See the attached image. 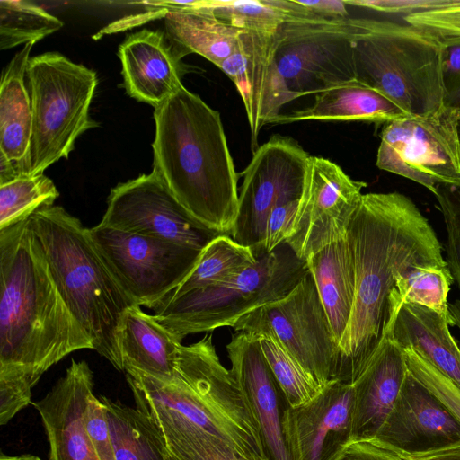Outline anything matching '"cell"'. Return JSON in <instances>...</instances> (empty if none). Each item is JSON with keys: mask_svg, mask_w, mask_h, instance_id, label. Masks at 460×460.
Returning a JSON list of instances; mask_svg holds the SVG:
<instances>
[{"mask_svg": "<svg viewBox=\"0 0 460 460\" xmlns=\"http://www.w3.org/2000/svg\"><path fill=\"white\" fill-rule=\"evenodd\" d=\"M28 219L67 308L92 339L93 349L123 371L121 323L127 310L137 305L100 256L89 228L59 206L42 208Z\"/></svg>", "mask_w": 460, "mask_h": 460, "instance_id": "5b68a950", "label": "cell"}, {"mask_svg": "<svg viewBox=\"0 0 460 460\" xmlns=\"http://www.w3.org/2000/svg\"><path fill=\"white\" fill-rule=\"evenodd\" d=\"M310 157L295 140L273 136L253 152L242 172L238 213L231 237L251 248L255 257L261 252L270 210L302 197Z\"/></svg>", "mask_w": 460, "mask_h": 460, "instance_id": "5bb4252c", "label": "cell"}, {"mask_svg": "<svg viewBox=\"0 0 460 460\" xmlns=\"http://www.w3.org/2000/svg\"><path fill=\"white\" fill-rule=\"evenodd\" d=\"M181 344L154 314H146L139 305L125 313L119 336L123 371L135 369L158 379H171L176 372Z\"/></svg>", "mask_w": 460, "mask_h": 460, "instance_id": "484cf974", "label": "cell"}, {"mask_svg": "<svg viewBox=\"0 0 460 460\" xmlns=\"http://www.w3.org/2000/svg\"><path fill=\"white\" fill-rule=\"evenodd\" d=\"M212 5L220 19L241 29L235 51L219 68L242 98L254 152L261 128L271 124L289 102L275 58L276 35L285 17L269 0H219Z\"/></svg>", "mask_w": 460, "mask_h": 460, "instance_id": "9c48e42d", "label": "cell"}, {"mask_svg": "<svg viewBox=\"0 0 460 460\" xmlns=\"http://www.w3.org/2000/svg\"><path fill=\"white\" fill-rule=\"evenodd\" d=\"M13 164L2 153H0V185L8 183L19 178Z\"/></svg>", "mask_w": 460, "mask_h": 460, "instance_id": "bcb514c9", "label": "cell"}, {"mask_svg": "<svg viewBox=\"0 0 460 460\" xmlns=\"http://www.w3.org/2000/svg\"><path fill=\"white\" fill-rule=\"evenodd\" d=\"M443 78L446 95L460 86V42L446 45Z\"/></svg>", "mask_w": 460, "mask_h": 460, "instance_id": "ee69618b", "label": "cell"}, {"mask_svg": "<svg viewBox=\"0 0 460 460\" xmlns=\"http://www.w3.org/2000/svg\"><path fill=\"white\" fill-rule=\"evenodd\" d=\"M449 326V313L402 303L394 316L391 336L401 348L412 349L460 387V345Z\"/></svg>", "mask_w": 460, "mask_h": 460, "instance_id": "cb8c5ba5", "label": "cell"}, {"mask_svg": "<svg viewBox=\"0 0 460 460\" xmlns=\"http://www.w3.org/2000/svg\"><path fill=\"white\" fill-rule=\"evenodd\" d=\"M355 270L351 315L335 381L353 385L385 336L398 279L416 266L448 265L429 220L397 191L363 194L347 228Z\"/></svg>", "mask_w": 460, "mask_h": 460, "instance_id": "7a4b0ae2", "label": "cell"}, {"mask_svg": "<svg viewBox=\"0 0 460 460\" xmlns=\"http://www.w3.org/2000/svg\"><path fill=\"white\" fill-rule=\"evenodd\" d=\"M140 4L163 8L164 35L181 60L195 53L219 67L238 45L241 29L220 19L210 1H149Z\"/></svg>", "mask_w": 460, "mask_h": 460, "instance_id": "603a6c76", "label": "cell"}, {"mask_svg": "<svg viewBox=\"0 0 460 460\" xmlns=\"http://www.w3.org/2000/svg\"><path fill=\"white\" fill-rule=\"evenodd\" d=\"M408 116L387 96L356 81L315 94L311 106L288 114L280 113L271 124L303 120H363L385 124Z\"/></svg>", "mask_w": 460, "mask_h": 460, "instance_id": "4316f807", "label": "cell"}, {"mask_svg": "<svg viewBox=\"0 0 460 460\" xmlns=\"http://www.w3.org/2000/svg\"><path fill=\"white\" fill-rule=\"evenodd\" d=\"M100 224L198 250L220 234L195 219L154 170L112 188Z\"/></svg>", "mask_w": 460, "mask_h": 460, "instance_id": "9a60e30c", "label": "cell"}, {"mask_svg": "<svg viewBox=\"0 0 460 460\" xmlns=\"http://www.w3.org/2000/svg\"><path fill=\"white\" fill-rule=\"evenodd\" d=\"M366 186L336 163L311 155L304 192L286 241L299 259L305 261L324 246L346 238Z\"/></svg>", "mask_w": 460, "mask_h": 460, "instance_id": "2e32d148", "label": "cell"}, {"mask_svg": "<svg viewBox=\"0 0 460 460\" xmlns=\"http://www.w3.org/2000/svg\"><path fill=\"white\" fill-rule=\"evenodd\" d=\"M339 460H406L371 440L351 442Z\"/></svg>", "mask_w": 460, "mask_h": 460, "instance_id": "7bdbcfd3", "label": "cell"}, {"mask_svg": "<svg viewBox=\"0 0 460 460\" xmlns=\"http://www.w3.org/2000/svg\"><path fill=\"white\" fill-rule=\"evenodd\" d=\"M84 426L100 460H116L106 410L93 392L87 399L84 413Z\"/></svg>", "mask_w": 460, "mask_h": 460, "instance_id": "f35d334b", "label": "cell"}, {"mask_svg": "<svg viewBox=\"0 0 460 460\" xmlns=\"http://www.w3.org/2000/svg\"><path fill=\"white\" fill-rule=\"evenodd\" d=\"M363 17L285 18L276 35V65L289 102L356 82L354 40Z\"/></svg>", "mask_w": 460, "mask_h": 460, "instance_id": "30bf717a", "label": "cell"}, {"mask_svg": "<svg viewBox=\"0 0 460 460\" xmlns=\"http://www.w3.org/2000/svg\"><path fill=\"white\" fill-rule=\"evenodd\" d=\"M32 46L26 44L14 55L0 84V153L13 164L20 177L30 172L32 111L26 71Z\"/></svg>", "mask_w": 460, "mask_h": 460, "instance_id": "d4e9b609", "label": "cell"}, {"mask_svg": "<svg viewBox=\"0 0 460 460\" xmlns=\"http://www.w3.org/2000/svg\"><path fill=\"white\" fill-rule=\"evenodd\" d=\"M116 460H166L167 452L141 414L125 404L101 396Z\"/></svg>", "mask_w": 460, "mask_h": 460, "instance_id": "f546056e", "label": "cell"}, {"mask_svg": "<svg viewBox=\"0 0 460 460\" xmlns=\"http://www.w3.org/2000/svg\"><path fill=\"white\" fill-rule=\"evenodd\" d=\"M93 392V373L88 363L72 359L65 376L33 402L47 435L49 460H100L84 421Z\"/></svg>", "mask_w": 460, "mask_h": 460, "instance_id": "ffe728a7", "label": "cell"}, {"mask_svg": "<svg viewBox=\"0 0 460 460\" xmlns=\"http://www.w3.org/2000/svg\"><path fill=\"white\" fill-rule=\"evenodd\" d=\"M124 372L137 411L157 438L199 430L244 456L269 460L253 413L231 370L221 363L211 334L181 345L171 379Z\"/></svg>", "mask_w": 460, "mask_h": 460, "instance_id": "3957f363", "label": "cell"}, {"mask_svg": "<svg viewBox=\"0 0 460 460\" xmlns=\"http://www.w3.org/2000/svg\"><path fill=\"white\" fill-rule=\"evenodd\" d=\"M256 262L251 248L235 242L229 234H219L202 250L190 272L166 297L222 283Z\"/></svg>", "mask_w": 460, "mask_h": 460, "instance_id": "f1b7e54d", "label": "cell"}, {"mask_svg": "<svg viewBox=\"0 0 460 460\" xmlns=\"http://www.w3.org/2000/svg\"><path fill=\"white\" fill-rule=\"evenodd\" d=\"M59 192L44 173L22 176L0 185V230L28 218L35 211L53 206Z\"/></svg>", "mask_w": 460, "mask_h": 460, "instance_id": "d6a6232c", "label": "cell"}, {"mask_svg": "<svg viewBox=\"0 0 460 460\" xmlns=\"http://www.w3.org/2000/svg\"><path fill=\"white\" fill-rule=\"evenodd\" d=\"M349 6H357L380 13L387 20L406 22L405 19L422 13L448 8L460 0H344Z\"/></svg>", "mask_w": 460, "mask_h": 460, "instance_id": "74e56055", "label": "cell"}, {"mask_svg": "<svg viewBox=\"0 0 460 460\" xmlns=\"http://www.w3.org/2000/svg\"><path fill=\"white\" fill-rule=\"evenodd\" d=\"M157 438L174 460H268L244 456L220 438L199 430Z\"/></svg>", "mask_w": 460, "mask_h": 460, "instance_id": "e575fe53", "label": "cell"}, {"mask_svg": "<svg viewBox=\"0 0 460 460\" xmlns=\"http://www.w3.org/2000/svg\"><path fill=\"white\" fill-rule=\"evenodd\" d=\"M226 349L230 370L253 413L269 460H293L283 431V416L288 404L258 339L237 332Z\"/></svg>", "mask_w": 460, "mask_h": 460, "instance_id": "d6986e66", "label": "cell"}, {"mask_svg": "<svg viewBox=\"0 0 460 460\" xmlns=\"http://www.w3.org/2000/svg\"><path fill=\"white\" fill-rule=\"evenodd\" d=\"M93 349L49 273L26 218L0 230V424L31 402L41 376L68 354Z\"/></svg>", "mask_w": 460, "mask_h": 460, "instance_id": "6da1fadb", "label": "cell"}, {"mask_svg": "<svg viewBox=\"0 0 460 460\" xmlns=\"http://www.w3.org/2000/svg\"><path fill=\"white\" fill-rule=\"evenodd\" d=\"M305 262L339 347L349 324L355 293L353 257L347 239L324 246Z\"/></svg>", "mask_w": 460, "mask_h": 460, "instance_id": "83f0119b", "label": "cell"}, {"mask_svg": "<svg viewBox=\"0 0 460 460\" xmlns=\"http://www.w3.org/2000/svg\"><path fill=\"white\" fill-rule=\"evenodd\" d=\"M127 93L155 109L183 86L181 59L164 32L141 30L118 49Z\"/></svg>", "mask_w": 460, "mask_h": 460, "instance_id": "44dd1931", "label": "cell"}, {"mask_svg": "<svg viewBox=\"0 0 460 460\" xmlns=\"http://www.w3.org/2000/svg\"><path fill=\"white\" fill-rule=\"evenodd\" d=\"M408 370L430 390L460 421V387L412 349L402 348Z\"/></svg>", "mask_w": 460, "mask_h": 460, "instance_id": "8d00e7d4", "label": "cell"}, {"mask_svg": "<svg viewBox=\"0 0 460 460\" xmlns=\"http://www.w3.org/2000/svg\"><path fill=\"white\" fill-rule=\"evenodd\" d=\"M269 1L284 14L285 18L331 20L349 16L344 0Z\"/></svg>", "mask_w": 460, "mask_h": 460, "instance_id": "ab89813d", "label": "cell"}, {"mask_svg": "<svg viewBox=\"0 0 460 460\" xmlns=\"http://www.w3.org/2000/svg\"><path fill=\"white\" fill-rule=\"evenodd\" d=\"M454 281L448 265L416 266L398 279L396 289L402 303L448 314L447 297Z\"/></svg>", "mask_w": 460, "mask_h": 460, "instance_id": "836d02e7", "label": "cell"}, {"mask_svg": "<svg viewBox=\"0 0 460 460\" xmlns=\"http://www.w3.org/2000/svg\"><path fill=\"white\" fill-rule=\"evenodd\" d=\"M256 258L226 281L164 298L152 308L154 316L182 341L190 334L233 327L252 310L285 297L309 272L286 243Z\"/></svg>", "mask_w": 460, "mask_h": 460, "instance_id": "52a82bcc", "label": "cell"}, {"mask_svg": "<svg viewBox=\"0 0 460 460\" xmlns=\"http://www.w3.org/2000/svg\"><path fill=\"white\" fill-rule=\"evenodd\" d=\"M0 460H41L39 456L30 454H23L20 456H7L1 453Z\"/></svg>", "mask_w": 460, "mask_h": 460, "instance_id": "681fc988", "label": "cell"}, {"mask_svg": "<svg viewBox=\"0 0 460 460\" xmlns=\"http://www.w3.org/2000/svg\"><path fill=\"white\" fill-rule=\"evenodd\" d=\"M445 104L456 109L460 113V86L446 95Z\"/></svg>", "mask_w": 460, "mask_h": 460, "instance_id": "c3c4849f", "label": "cell"}, {"mask_svg": "<svg viewBox=\"0 0 460 460\" xmlns=\"http://www.w3.org/2000/svg\"><path fill=\"white\" fill-rule=\"evenodd\" d=\"M405 22L427 29L445 45L460 42V2L448 8L410 16Z\"/></svg>", "mask_w": 460, "mask_h": 460, "instance_id": "60d3db41", "label": "cell"}, {"mask_svg": "<svg viewBox=\"0 0 460 460\" xmlns=\"http://www.w3.org/2000/svg\"><path fill=\"white\" fill-rule=\"evenodd\" d=\"M58 17L28 1H0V49L35 44L60 30Z\"/></svg>", "mask_w": 460, "mask_h": 460, "instance_id": "4dcf8cb0", "label": "cell"}, {"mask_svg": "<svg viewBox=\"0 0 460 460\" xmlns=\"http://www.w3.org/2000/svg\"><path fill=\"white\" fill-rule=\"evenodd\" d=\"M433 194L447 229V262L460 288V183L439 184Z\"/></svg>", "mask_w": 460, "mask_h": 460, "instance_id": "d590c367", "label": "cell"}, {"mask_svg": "<svg viewBox=\"0 0 460 460\" xmlns=\"http://www.w3.org/2000/svg\"><path fill=\"white\" fill-rule=\"evenodd\" d=\"M445 49L425 28L363 18L354 40L356 80L387 96L409 116L430 115L446 105Z\"/></svg>", "mask_w": 460, "mask_h": 460, "instance_id": "8992f818", "label": "cell"}, {"mask_svg": "<svg viewBox=\"0 0 460 460\" xmlns=\"http://www.w3.org/2000/svg\"><path fill=\"white\" fill-rule=\"evenodd\" d=\"M401 305H394L385 336L352 385V442L369 441L376 437L393 409L408 372L403 351L391 336L393 319Z\"/></svg>", "mask_w": 460, "mask_h": 460, "instance_id": "7402d4cb", "label": "cell"}, {"mask_svg": "<svg viewBox=\"0 0 460 460\" xmlns=\"http://www.w3.org/2000/svg\"><path fill=\"white\" fill-rule=\"evenodd\" d=\"M403 457L460 443V421L409 370L399 395L371 440Z\"/></svg>", "mask_w": 460, "mask_h": 460, "instance_id": "e0dca14e", "label": "cell"}, {"mask_svg": "<svg viewBox=\"0 0 460 460\" xmlns=\"http://www.w3.org/2000/svg\"><path fill=\"white\" fill-rule=\"evenodd\" d=\"M89 234L125 293L137 305L151 309L179 287L202 252L100 223Z\"/></svg>", "mask_w": 460, "mask_h": 460, "instance_id": "7c38bea8", "label": "cell"}, {"mask_svg": "<svg viewBox=\"0 0 460 460\" xmlns=\"http://www.w3.org/2000/svg\"><path fill=\"white\" fill-rule=\"evenodd\" d=\"M354 388L332 381L309 402L288 406L283 431L293 460H339L352 442Z\"/></svg>", "mask_w": 460, "mask_h": 460, "instance_id": "ac0fdd59", "label": "cell"}, {"mask_svg": "<svg viewBox=\"0 0 460 460\" xmlns=\"http://www.w3.org/2000/svg\"><path fill=\"white\" fill-rule=\"evenodd\" d=\"M232 328L271 334L321 385L335 381L338 344L310 272L285 297L252 310Z\"/></svg>", "mask_w": 460, "mask_h": 460, "instance_id": "8fae6325", "label": "cell"}, {"mask_svg": "<svg viewBox=\"0 0 460 460\" xmlns=\"http://www.w3.org/2000/svg\"><path fill=\"white\" fill-rule=\"evenodd\" d=\"M448 310L451 326H456L460 330V299L449 304Z\"/></svg>", "mask_w": 460, "mask_h": 460, "instance_id": "7dc6e473", "label": "cell"}, {"mask_svg": "<svg viewBox=\"0 0 460 460\" xmlns=\"http://www.w3.org/2000/svg\"><path fill=\"white\" fill-rule=\"evenodd\" d=\"M255 336L263 356L290 407L314 399L323 389L317 380L269 333Z\"/></svg>", "mask_w": 460, "mask_h": 460, "instance_id": "1f68e13d", "label": "cell"}, {"mask_svg": "<svg viewBox=\"0 0 460 460\" xmlns=\"http://www.w3.org/2000/svg\"><path fill=\"white\" fill-rule=\"evenodd\" d=\"M405 458L406 460H460V443L441 450Z\"/></svg>", "mask_w": 460, "mask_h": 460, "instance_id": "f6af8a7d", "label": "cell"}, {"mask_svg": "<svg viewBox=\"0 0 460 460\" xmlns=\"http://www.w3.org/2000/svg\"><path fill=\"white\" fill-rule=\"evenodd\" d=\"M376 166L434 193L439 184L460 183V113L445 105L424 117L385 124Z\"/></svg>", "mask_w": 460, "mask_h": 460, "instance_id": "4fadbf2b", "label": "cell"}, {"mask_svg": "<svg viewBox=\"0 0 460 460\" xmlns=\"http://www.w3.org/2000/svg\"><path fill=\"white\" fill-rule=\"evenodd\" d=\"M168 454V453H167ZM166 460H174L172 457H171L169 455L167 456V459Z\"/></svg>", "mask_w": 460, "mask_h": 460, "instance_id": "f907efd6", "label": "cell"}, {"mask_svg": "<svg viewBox=\"0 0 460 460\" xmlns=\"http://www.w3.org/2000/svg\"><path fill=\"white\" fill-rule=\"evenodd\" d=\"M300 199L280 203L270 210L265 222L263 240L258 255L270 253L286 243L292 230Z\"/></svg>", "mask_w": 460, "mask_h": 460, "instance_id": "b9f144b4", "label": "cell"}, {"mask_svg": "<svg viewBox=\"0 0 460 460\" xmlns=\"http://www.w3.org/2000/svg\"><path fill=\"white\" fill-rule=\"evenodd\" d=\"M155 171L199 222L229 234L238 213V174L220 113L184 85L155 109Z\"/></svg>", "mask_w": 460, "mask_h": 460, "instance_id": "277c9868", "label": "cell"}, {"mask_svg": "<svg viewBox=\"0 0 460 460\" xmlns=\"http://www.w3.org/2000/svg\"><path fill=\"white\" fill-rule=\"evenodd\" d=\"M32 111L29 176L67 158L75 140L99 124L89 109L96 73L58 52L31 57L26 71Z\"/></svg>", "mask_w": 460, "mask_h": 460, "instance_id": "ba28073f", "label": "cell"}]
</instances>
